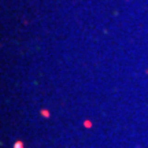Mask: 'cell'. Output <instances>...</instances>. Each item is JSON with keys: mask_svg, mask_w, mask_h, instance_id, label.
Instances as JSON below:
<instances>
[{"mask_svg": "<svg viewBox=\"0 0 148 148\" xmlns=\"http://www.w3.org/2000/svg\"><path fill=\"white\" fill-rule=\"evenodd\" d=\"M14 148H22V144L19 143V141H18V143L15 144V147H14Z\"/></svg>", "mask_w": 148, "mask_h": 148, "instance_id": "1", "label": "cell"}]
</instances>
